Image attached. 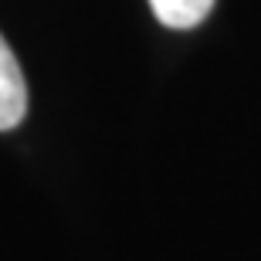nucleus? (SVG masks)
Listing matches in <instances>:
<instances>
[{"instance_id": "2", "label": "nucleus", "mask_w": 261, "mask_h": 261, "mask_svg": "<svg viewBox=\"0 0 261 261\" xmlns=\"http://www.w3.org/2000/svg\"><path fill=\"white\" fill-rule=\"evenodd\" d=\"M149 7H153L160 24L187 31V28L203 24V17H207L211 7H214V0H149Z\"/></svg>"}, {"instance_id": "1", "label": "nucleus", "mask_w": 261, "mask_h": 261, "mask_svg": "<svg viewBox=\"0 0 261 261\" xmlns=\"http://www.w3.org/2000/svg\"><path fill=\"white\" fill-rule=\"evenodd\" d=\"M24 116H28V82L10 44L0 34V133L20 126Z\"/></svg>"}]
</instances>
